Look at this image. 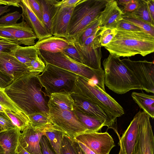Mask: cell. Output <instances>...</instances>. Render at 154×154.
I'll use <instances>...</instances> for the list:
<instances>
[{
  "mask_svg": "<svg viewBox=\"0 0 154 154\" xmlns=\"http://www.w3.org/2000/svg\"><path fill=\"white\" fill-rule=\"evenodd\" d=\"M38 75L28 72L13 81L4 89L7 95L27 116L40 113L49 116L48 97Z\"/></svg>",
  "mask_w": 154,
  "mask_h": 154,
  "instance_id": "obj_1",
  "label": "cell"
},
{
  "mask_svg": "<svg viewBox=\"0 0 154 154\" xmlns=\"http://www.w3.org/2000/svg\"><path fill=\"white\" fill-rule=\"evenodd\" d=\"M116 30L114 37L104 46L110 54L120 57L138 54L144 57L153 52L154 37L151 35L143 31Z\"/></svg>",
  "mask_w": 154,
  "mask_h": 154,
  "instance_id": "obj_2",
  "label": "cell"
},
{
  "mask_svg": "<svg viewBox=\"0 0 154 154\" xmlns=\"http://www.w3.org/2000/svg\"><path fill=\"white\" fill-rule=\"evenodd\" d=\"M104 85L118 94H123L130 90H143L132 71L120 57L109 54L103 61Z\"/></svg>",
  "mask_w": 154,
  "mask_h": 154,
  "instance_id": "obj_3",
  "label": "cell"
},
{
  "mask_svg": "<svg viewBox=\"0 0 154 154\" xmlns=\"http://www.w3.org/2000/svg\"><path fill=\"white\" fill-rule=\"evenodd\" d=\"M107 0H80L74 7L67 31L66 39L74 42L85 28L98 18Z\"/></svg>",
  "mask_w": 154,
  "mask_h": 154,
  "instance_id": "obj_4",
  "label": "cell"
},
{
  "mask_svg": "<svg viewBox=\"0 0 154 154\" xmlns=\"http://www.w3.org/2000/svg\"><path fill=\"white\" fill-rule=\"evenodd\" d=\"M109 112L114 118L124 114L123 108L115 99L93 81L78 75L72 92Z\"/></svg>",
  "mask_w": 154,
  "mask_h": 154,
  "instance_id": "obj_5",
  "label": "cell"
},
{
  "mask_svg": "<svg viewBox=\"0 0 154 154\" xmlns=\"http://www.w3.org/2000/svg\"><path fill=\"white\" fill-rule=\"evenodd\" d=\"M38 51V56L45 63H49L83 77L93 81L106 91L104 72L102 68L99 69L91 68L74 60L62 52L52 53L41 50Z\"/></svg>",
  "mask_w": 154,
  "mask_h": 154,
  "instance_id": "obj_6",
  "label": "cell"
},
{
  "mask_svg": "<svg viewBox=\"0 0 154 154\" xmlns=\"http://www.w3.org/2000/svg\"><path fill=\"white\" fill-rule=\"evenodd\" d=\"M45 68L38 75L48 97L54 93H72L78 75L48 63H45Z\"/></svg>",
  "mask_w": 154,
  "mask_h": 154,
  "instance_id": "obj_7",
  "label": "cell"
},
{
  "mask_svg": "<svg viewBox=\"0 0 154 154\" xmlns=\"http://www.w3.org/2000/svg\"><path fill=\"white\" fill-rule=\"evenodd\" d=\"M51 122L72 139L87 132V128L78 119L73 111L63 110L48 106Z\"/></svg>",
  "mask_w": 154,
  "mask_h": 154,
  "instance_id": "obj_8",
  "label": "cell"
},
{
  "mask_svg": "<svg viewBox=\"0 0 154 154\" xmlns=\"http://www.w3.org/2000/svg\"><path fill=\"white\" fill-rule=\"evenodd\" d=\"M99 26L93 34L82 44L71 42L74 45L83 61V64L92 69L101 68L102 47L100 41Z\"/></svg>",
  "mask_w": 154,
  "mask_h": 154,
  "instance_id": "obj_9",
  "label": "cell"
},
{
  "mask_svg": "<svg viewBox=\"0 0 154 154\" xmlns=\"http://www.w3.org/2000/svg\"><path fill=\"white\" fill-rule=\"evenodd\" d=\"M150 118L140 111L138 137L132 154H154V136Z\"/></svg>",
  "mask_w": 154,
  "mask_h": 154,
  "instance_id": "obj_10",
  "label": "cell"
},
{
  "mask_svg": "<svg viewBox=\"0 0 154 154\" xmlns=\"http://www.w3.org/2000/svg\"><path fill=\"white\" fill-rule=\"evenodd\" d=\"M132 71L143 90L154 93V63L146 60L133 61L129 58L122 60Z\"/></svg>",
  "mask_w": 154,
  "mask_h": 154,
  "instance_id": "obj_11",
  "label": "cell"
},
{
  "mask_svg": "<svg viewBox=\"0 0 154 154\" xmlns=\"http://www.w3.org/2000/svg\"><path fill=\"white\" fill-rule=\"evenodd\" d=\"M73 140L83 143L96 154H109L115 146L112 138L107 132L85 133Z\"/></svg>",
  "mask_w": 154,
  "mask_h": 154,
  "instance_id": "obj_12",
  "label": "cell"
},
{
  "mask_svg": "<svg viewBox=\"0 0 154 154\" xmlns=\"http://www.w3.org/2000/svg\"><path fill=\"white\" fill-rule=\"evenodd\" d=\"M74 103V109L84 114L100 119L105 122V126L108 128L113 129L116 121L109 112L98 105L87 101L74 93L71 94Z\"/></svg>",
  "mask_w": 154,
  "mask_h": 154,
  "instance_id": "obj_13",
  "label": "cell"
},
{
  "mask_svg": "<svg viewBox=\"0 0 154 154\" xmlns=\"http://www.w3.org/2000/svg\"><path fill=\"white\" fill-rule=\"evenodd\" d=\"M57 130L55 126L45 128H35L30 124L21 132L19 143L30 154H42L40 140L46 131Z\"/></svg>",
  "mask_w": 154,
  "mask_h": 154,
  "instance_id": "obj_14",
  "label": "cell"
},
{
  "mask_svg": "<svg viewBox=\"0 0 154 154\" xmlns=\"http://www.w3.org/2000/svg\"><path fill=\"white\" fill-rule=\"evenodd\" d=\"M0 72L13 81L28 72L27 67L10 52H0Z\"/></svg>",
  "mask_w": 154,
  "mask_h": 154,
  "instance_id": "obj_15",
  "label": "cell"
},
{
  "mask_svg": "<svg viewBox=\"0 0 154 154\" xmlns=\"http://www.w3.org/2000/svg\"><path fill=\"white\" fill-rule=\"evenodd\" d=\"M74 7H57L51 20L52 35L67 39L68 26Z\"/></svg>",
  "mask_w": 154,
  "mask_h": 154,
  "instance_id": "obj_16",
  "label": "cell"
},
{
  "mask_svg": "<svg viewBox=\"0 0 154 154\" xmlns=\"http://www.w3.org/2000/svg\"><path fill=\"white\" fill-rule=\"evenodd\" d=\"M18 5L22 9V20H25L32 29L37 38L39 40L52 36L33 12L27 0H20Z\"/></svg>",
  "mask_w": 154,
  "mask_h": 154,
  "instance_id": "obj_17",
  "label": "cell"
},
{
  "mask_svg": "<svg viewBox=\"0 0 154 154\" xmlns=\"http://www.w3.org/2000/svg\"><path fill=\"white\" fill-rule=\"evenodd\" d=\"M0 29L8 31L14 36L18 45H34L36 36L32 29L24 20L19 23L11 25L0 24Z\"/></svg>",
  "mask_w": 154,
  "mask_h": 154,
  "instance_id": "obj_18",
  "label": "cell"
},
{
  "mask_svg": "<svg viewBox=\"0 0 154 154\" xmlns=\"http://www.w3.org/2000/svg\"><path fill=\"white\" fill-rule=\"evenodd\" d=\"M140 110L136 114L127 129L120 137L116 128V133L121 143L125 154H132L137 139Z\"/></svg>",
  "mask_w": 154,
  "mask_h": 154,
  "instance_id": "obj_19",
  "label": "cell"
},
{
  "mask_svg": "<svg viewBox=\"0 0 154 154\" xmlns=\"http://www.w3.org/2000/svg\"><path fill=\"white\" fill-rule=\"evenodd\" d=\"M123 13L116 0H107L100 15V26L102 28L116 29L118 22L122 19Z\"/></svg>",
  "mask_w": 154,
  "mask_h": 154,
  "instance_id": "obj_20",
  "label": "cell"
},
{
  "mask_svg": "<svg viewBox=\"0 0 154 154\" xmlns=\"http://www.w3.org/2000/svg\"><path fill=\"white\" fill-rule=\"evenodd\" d=\"M20 133L17 127L0 132V145L4 154H17Z\"/></svg>",
  "mask_w": 154,
  "mask_h": 154,
  "instance_id": "obj_21",
  "label": "cell"
},
{
  "mask_svg": "<svg viewBox=\"0 0 154 154\" xmlns=\"http://www.w3.org/2000/svg\"><path fill=\"white\" fill-rule=\"evenodd\" d=\"M69 44L64 38L52 36L38 40L34 46L38 50L55 53L62 51Z\"/></svg>",
  "mask_w": 154,
  "mask_h": 154,
  "instance_id": "obj_22",
  "label": "cell"
},
{
  "mask_svg": "<svg viewBox=\"0 0 154 154\" xmlns=\"http://www.w3.org/2000/svg\"><path fill=\"white\" fill-rule=\"evenodd\" d=\"M71 94L61 92L51 94L48 102V106L73 111L74 102Z\"/></svg>",
  "mask_w": 154,
  "mask_h": 154,
  "instance_id": "obj_23",
  "label": "cell"
},
{
  "mask_svg": "<svg viewBox=\"0 0 154 154\" xmlns=\"http://www.w3.org/2000/svg\"><path fill=\"white\" fill-rule=\"evenodd\" d=\"M41 10L42 22L48 32L51 35V22L57 6V0H37Z\"/></svg>",
  "mask_w": 154,
  "mask_h": 154,
  "instance_id": "obj_24",
  "label": "cell"
},
{
  "mask_svg": "<svg viewBox=\"0 0 154 154\" xmlns=\"http://www.w3.org/2000/svg\"><path fill=\"white\" fill-rule=\"evenodd\" d=\"M131 96L134 101L150 118L154 117V96L143 92H133Z\"/></svg>",
  "mask_w": 154,
  "mask_h": 154,
  "instance_id": "obj_25",
  "label": "cell"
},
{
  "mask_svg": "<svg viewBox=\"0 0 154 154\" xmlns=\"http://www.w3.org/2000/svg\"><path fill=\"white\" fill-rule=\"evenodd\" d=\"M11 53L26 66L31 60L38 55V50L34 45L23 47L17 45Z\"/></svg>",
  "mask_w": 154,
  "mask_h": 154,
  "instance_id": "obj_26",
  "label": "cell"
},
{
  "mask_svg": "<svg viewBox=\"0 0 154 154\" xmlns=\"http://www.w3.org/2000/svg\"><path fill=\"white\" fill-rule=\"evenodd\" d=\"M73 112L78 119L87 128L86 133L98 132L103 127L105 126L102 120L82 113L75 109Z\"/></svg>",
  "mask_w": 154,
  "mask_h": 154,
  "instance_id": "obj_27",
  "label": "cell"
},
{
  "mask_svg": "<svg viewBox=\"0 0 154 154\" xmlns=\"http://www.w3.org/2000/svg\"><path fill=\"white\" fill-rule=\"evenodd\" d=\"M122 17V19L132 23L154 37V26L144 21L131 12L123 13Z\"/></svg>",
  "mask_w": 154,
  "mask_h": 154,
  "instance_id": "obj_28",
  "label": "cell"
},
{
  "mask_svg": "<svg viewBox=\"0 0 154 154\" xmlns=\"http://www.w3.org/2000/svg\"><path fill=\"white\" fill-rule=\"evenodd\" d=\"M5 112L13 123L22 131L30 123L28 116L23 112H15L6 108Z\"/></svg>",
  "mask_w": 154,
  "mask_h": 154,
  "instance_id": "obj_29",
  "label": "cell"
},
{
  "mask_svg": "<svg viewBox=\"0 0 154 154\" xmlns=\"http://www.w3.org/2000/svg\"><path fill=\"white\" fill-rule=\"evenodd\" d=\"M27 116L30 121V125L33 128H47L54 125L51 122L49 116L42 114L35 113Z\"/></svg>",
  "mask_w": 154,
  "mask_h": 154,
  "instance_id": "obj_30",
  "label": "cell"
},
{
  "mask_svg": "<svg viewBox=\"0 0 154 154\" xmlns=\"http://www.w3.org/2000/svg\"><path fill=\"white\" fill-rule=\"evenodd\" d=\"M138 1L137 8L131 13L144 21L154 26V20L151 16L146 0H138Z\"/></svg>",
  "mask_w": 154,
  "mask_h": 154,
  "instance_id": "obj_31",
  "label": "cell"
},
{
  "mask_svg": "<svg viewBox=\"0 0 154 154\" xmlns=\"http://www.w3.org/2000/svg\"><path fill=\"white\" fill-rule=\"evenodd\" d=\"M63 133L60 130L46 131L45 135L47 137L52 148L57 154H60V149Z\"/></svg>",
  "mask_w": 154,
  "mask_h": 154,
  "instance_id": "obj_32",
  "label": "cell"
},
{
  "mask_svg": "<svg viewBox=\"0 0 154 154\" xmlns=\"http://www.w3.org/2000/svg\"><path fill=\"white\" fill-rule=\"evenodd\" d=\"M100 16L98 18L92 21L85 28L76 41L72 42L80 44H83L100 26Z\"/></svg>",
  "mask_w": 154,
  "mask_h": 154,
  "instance_id": "obj_33",
  "label": "cell"
},
{
  "mask_svg": "<svg viewBox=\"0 0 154 154\" xmlns=\"http://www.w3.org/2000/svg\"><path fill=\"white\" fill-rule=\"evenodd\" d=\"M60 154H78L73 140L64 133L61 143Z\"/></svg>",
  "mask_w": 154,
  "mask_h": 154,
  "instance_id": "obj_34",
  "label": "cell"
},
{
  "mask_svg": "<svg viewBox=\"0 0 154 154\" xmlns=\"http://www.w3.org/2000/svg\"><path fill=\"white\" fill-rule=\"evenodd\" d=\"M26 66L29 73L34 75H38L43 71L45 65L38 55L31 60Z\"/></svg>",
  "mask_w": 154,
  "mask_h": 154,
  "instance_id": "obj_35",
  "label": "cell"
},
{
  "mask_svg": "<svg viewBox=\"0 0 154 154\" xmlns=\"http://www.w3.org/2000/svg\"><path fill=\"white\" fill-rule=\"evenodd\" d=\"M0 105L6 109L15 112H23L7 95L4 89L1 88H0Z\"/></svg>",
  "mask_w": 154,
  "mask_h": 154,
  "instance_id": "obj_36",
  "label": "cell"
},
{
  "mask_svg": "<svg viewBox=\"0 0 154 154\" xmlns=\"http://www.w3.org/2000/svg\"><path fill=\"white\" fill-rule=\"evenodd\" d=\"M101 28L99 34L100 41L102 46L104 47L108 44L116 34V29Z\"/></svg>",
  "mask_w": 154,
  "mask_h": 154,
  "instance_id": "obj_37",
  "label": "cell"
},
{
  "mask_svg": "<svg viewBox=\"0 0 154 154\" xmlns=\"http://www.w3.org/2000/svg\"><path fill=\"white\" fill-rule=\"evenodd\" d=\"M21 14L17 11L8 13L0 18V24L11 25L17 23Z\"/></svg>",
  "mask_w": 154,
  "mask_h": 154,
  "instance_id": "obj_38",
  "label": "cell"
},
{
  "mask_svg": "<svg viewBox=\"0 0 154 154\" xmlns=\"http://www.w3.org/2000/svg\"><path fill=\"white\" fill-rule=\"evenodd\" d=\"M69 42L70 44L62 52L74 60L83 64V60L78 51L73 44Z\"/></svg>",
  "mask_w": 154,
  "mask_h": 154,
  "instance_id": "obj_39",
  "label": "cell"
},
{
  "mask_svg": "<svg viewBox=\"0 0 154 154\" xmlns=\"http://www.w3.org/2000/svg\"><path fill=\"white\" fill-rule=\"evenodd\" d=\"M40 145L42 154H57L45 135H43L40 139Z\"/></svg>",
  "mask_w": 154,
  "mask_h": 154,
  "instance_id": "obj_40",
  "label": "cell"
},
{
  "mask_svg": "<svg viewBox=\"0 0 154 154\" xmlns=\"http://www.w3.org/2000/svg\"><path fill=\"white\" fill-rule=\"evenodd\" d=\"M116 29L130 31H142L137 26L123 19L118 22L117 25Z\"/></svg>",
  "mask_w": 154,
  "mask_h": 154,
  "instance_id": "obj_41",
  "label": "cell"
},
{
  "mask_svg": "<svg viewBox=\"0 0 154 154\" xmlns=\"http://www.w3.org/2000/svg\"><path fill=\"white\" fill-rule=\"evenodd\" d=\"M18 44L0 39V52H10Z\"/></svg>",
  "mask_w": 154,
  "mask_h": 154,
  "instance_id": "obj_42",
  "label": "cell"
},
{
  "mask_svg": "<svg viewBox=\"0 0 154 154\" xmlns=\"http://www.w3.org/2000/svg\"><path fill=\"white\" fill-rule=\"evenodd\" d=\"M32 10L42 22V13L40 6L37 0H27Z\"/></svg>",
  "mask_w": 154,
  "mask_h": 154,
  "instance_id": "obj_43",
  "label": "cell"
},
{
  "mask_svg": "<svg viewBox=\"0 0 154 154\" xmlns=\"http://www.w3.org/2000/svg\"><path fill=\"white\" fill-rule=\"evenodd\" d=\"M0 39L17 44L14 36L8 31L0 29Z\"/></svg>",
  "mask_w": 154,
  "mask_h": 154,
  "instance_id": "obj_44",
  "label": "cell"
},
{
  "mask_svg": "<svg viewBox=\"0 0 154 154\" xmlns=\"http://www.w3.org/2000/svg\"><path fill=\"white\" fill-rule=\"evenodd\" d=\"M0 126L3 131L16 127L10 119L0 116Z\"/></svg>",
  "mask_w": 154,
  "mask_h": 154,
  "instance_id": "obj_45",
  "label": "cell"
},
{
  "mask_svg": "<svg viewBox=\"0 0 154 154\" xmlns=\"http://www.w3.org/2000/svg\"><path fill=\"white\" fill-rule=\"evenodd\" d=\"M138 4V0H131L130 2L123 6V9L122 10L123 13L133 12L137 8Z\"/></svg>",
  "mask_w": 154,
  "mask_h": 154,
  "instance_id": "obj_46",
  "label": "cell"
},
{
  "mask_svg": "<svg viewBox=\"0 0 154 154\" xmlns=\"http://www.w3.org/2000/svg\"><path fill=\"white\" fill-rule=\"evenodd\" d=\"M80 0H63L57 1L56 6L57 7L68 8L75 7Z\"/></svg>",
  "mask_w": 154,
  "mask_h": 154,
  "instance_id": "obj_47",
  "label": "cell"
},
{
  "mask_svg": "<svg viewBox=\"0 0 154 154\" xmlns=\"http://www.w3.org/2000/svg\"><path fill=\"white\" fill-rule=\"evenodd\" d=\"M13 81L12 79L0 72V88L4 89Z\"/></svg>",
  "mask_w": 154,
  "mask_h": 154,
  "instance_id": "obj_48",
  "label": "cell"
},
{
  "mask_svg": "<svg viewBox=\"0 0 154 154\" xmlns=\"http://www.w3.org/2000/svg\"><path fill=\"white\" fill-rule=\"evenodd\" d=\"M20 0H0V5H4L6 6L12 5L14 6L19 7V3Z\"/></svg>",
  "mask_w": 154,
  "mask_h": 154,
  "instance_id": "obj_49",
  "label": "cell"
},
{
  "mask_svg": "<svg viewBox=\"0 0 154 154\" xmlns=\"http://www.w3.org/2000/svg\"><path fill=\"white\" fill-rule=\"evenodd\" d=\"M146 1L151 16L154 20V0H146Z\"/></svg>",
  "mask_w": 154,
  "mask_h": 154,
  "instance_id": "obj_50",
  "label": "cell"
},
{
  "mask_svg": "<svg viewBox=\"0 0 154 154\" xmlns=\"http://www.w3.org/2000/svg\"><path fill=\"white\" fill-rule=\"evenodd\" d=\"M77 142V141H76ZM80 146L85 154H96L92 150L83 143L77 142Z\"/></svg>",
  "mask_w": 154,
  "mask_h": 154,
  "instance_id": "obj_51",
  "label": "cell"
},
{
  "mask_svg": "<svg viewBox=\"0 0 154 154\" xmlns=\"http://www.w3.org/2000/svg\"><path fill=\"white\" fill-rule=\"evenodd\" d=\"M17 154H30L26 151L19 143L17 151Z\"/></svg>",
  "mask_w": 154,
  "mask_h": 154,
  "instance_id": "obj_52",
  "label": "cell"
},
{
  "mask_svg": "<svg viewBox=\"0 0 154 154\" xmlns=\"http://www.w3.org/2000/svg\"><path fill=\"white\" fill-rule=\"evenodd\" d=\"M9 7L8 5L2 6L0 5V16L10 11V9L8 8Z\"/></svg>",
  "mask_w": 154,
  "mask_h": 154,
  "instance_id": "obj_53",
  "label": "cell"
},
{
  "mask_svg": "<svg viewBox=\"0 0 154 154\" xmlns=\"http://www.w3.org/2000/svg\"><path fill=\"white\" fill-rule=\"evenodd\" d=\"M74 143L75 149L77 152L78 154H85L82 150L78 143L73 140Z\"/></svg>",
  "mask_w": 154,
  "mask_h": 154,
  "instance_id": "obj_54",
  "label": "cell"
},
{
  "mask_svg": "<svg viewBox=\"0 0 154 154\" xmlns=\"http://www.w3.org/2000/svg\"><path fill=\"white\" fill-rule=\"evenodd\" d=\"M5 108L2 105H0V116L9 119L5 112Z\"/></svg>",
  "mask_w": 154,
  "mask_h": 154,
  "instance_id": "obj_55",
  "label": "cell"
},
{
  "mask_svg": "<svg viewBox=\"0 0 154 154\" xmlns=\"http://www.w3.org/2000/svg\"><path fill=\"white\" fill-rule=\"evenodd\" d=\"M131 0H118L116 1L117 3L124 6L128 3L130 2Z\"/></svg>",
  "mask_w": 154,
  "mask_h": 154,
  "instance_id": "obj_56",
  "label": "cell"
},
{
  "mask_svg": "<svg viewBox=\"0 0 154 154\" xmlns=\"http://www.w3.org/2000/svg\"><path fill=\"white\" fill-rule=\"evenodd\" d=\"M118 144L120 146V149L118 154H125L121 143L119 140Z\"/></svg>",
  "mask_w": 154,
  "mask_h": 154,
  "instance_id": "obj_57",
  "label": "cell"
},
{
  "mask_svg": "<svg viewBox=\"0 0 154 154\" xmlns=\"http://www.w3.org/2000/svg\"><path fill=\"white\" fill-rule=\"evenodd\" d=\"M0 154H4V150L2 147V146L0 145Z\"/></svg>",
  "mask_w": 154,
  "mask_h": 154,
  "instance_id": "obj_58",
  "label": "cell"
},
{
  "mask_svg": "<svg viewBox=\"0 0 154 154\" xmlns=\"http://www.w3.org/2000/svg\"><path fill=\"white\" fill-rule=\"evenodd\" d=\"M3 131L2 128L1 126H0V132L1 131Z\"/></svg>",
  "mask_w": 154,
  "mask_h": 154,
  "instance_id": "obj_59",
  "label": "cell"
}]
</instances>
